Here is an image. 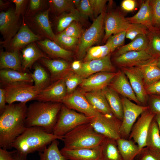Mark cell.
<instances>
[{
	"label": "cell",
	"instance_id": "6da1fadb",
	"mask_svg": "<svg viewBox=\"0 0 160 160\" xmlns=\"http://www.w3.org/2000/svg\"><path fill=\"white\" fill-rule=\"evenodd\" d=\"M28 107L26 103L7 105L0 116V147L6 150L12 148L16 138L25 130Z\"/></svg>",
	"mask_w": 160,
	"mask_h": 160
},
{
	"label": "cell",
	"instance_id": "7a4b0ae2",
	"mask_svg": "<svg viewBox=\"0 0 160 160\" xmlns=\"http://www.w3.org/2000/svg\"><path fill=\"white\" fill-rule=\"evenodd\" d=\"M63 137L48 133L41 127H27L13 142L12 146L17 152L27 155L36 151L42 152L53 141L63 140Z\"/></svg>",
	"mask_w": 160,
	"mask_h": 160
},
{
	"label": "cell",
	"instance_id": "3957f363",
	"mask_svg": "<svg viewBox=\"0 0 160 160\" xmlns=\"http://www.w3.org/2000/svg\"><path fill=\"white\" fill-rule=\"evenodd\" d=\"M62 103L38 101L28 107L25 120L27 127L37 126L52 133Z\"/></svg>",
	"mask_w": 160,
	"mask_h": 160
},
{
	"label": "cell",
	"instance_id": "277c9868",
	"mask_svg": "<svg viewBox=\"0 0 160 160\" xmlns=\"http://www.w3.org/2000/svg\"><path fill=\"white\" fill-rule=\"evenodd\" d=\"M105 137L96 132L89 122L68 132L63 136V141L65 148H93L100 146Z\"/></svg>",
	"mask_w": 160,
	"mask_h": 160
},
{
	"label": "cell",
	"instance_id": "5b68a950",
	"mask_svg": "<svg viewBox=\"0 0 160 160\" xmlns=\"http://www.w3.org/2000/svg\"><path fill=\"white\" fill-rule=\"evenodd\" d=\"M92 118L78 113L62 104L52 133L63 136L77 127L90 122Z\"/></svg>",
	"mask_w": 160,
	"mask_h": 160
},
{
	"label": "cell",
	"instance_id": "8992f818",
	"mask_svg": "<svg viewBox=\"0 0 160 160\" xmlns=\"http://www.w3.org/2000/svg\"><path fill=\"white\" fill-rule=\"evenodd\" d=\"M5 91L7 103L16 102L26 103L35 100L39 92L32 83L25 82H0Z\"/></svg>",
	"mask_w": 160,
	"mask_h": 160
},
{
	"label": "cell",
	"instance_id": "52a82bcc",
	"mask_svg": "<svg viewBox=\"0 0 160 160\" xmlns=\"http://www.w3.org/2000/svg\"><path fill=\"white\" fill-rule=\"evenodd\" d=\"M105 14V11L100 14L94 20L91 26L83 32L79 39L77 49V57L78 60L84 58L89 49L101 39Z\"/></svg>",
	"mask_w": 160,
	"mask_h": 160
},
{
	"label": "cell",
	"instance_id": "ba28073f",
	"mask_svg": "<svg viewBox=\"0 0 160 160\" xmlns=\"http://www.w3.org/2000/svg\"><path fill=\"white\" fill-rule=\"evenodd\" d=\"M121 99L123 115L120 130V136L121 138L128 139L137 119L149 107L134 103L123 97Z\"/></svg>",
	"mask_w": 160,
	"mask_h": 160
},
{
	"label": "cell",
	"instance_id": "9c48e42d",
	"mask_svg": "<svg viewBox=\"0 0 160 160\" xmlns=\"http://www.w3.org/2000/svg\"><path fill=\"white\" fill-rule=\"evenodd\" d=\"M90 123L96 132L106 137L116 140L121 138V121L113 115H105L100 113L92 118Z\"/></svg>",
	"mask_w": 160,
	"mask_h": 160
},
{
	"label": "cell",
	"instance_id": "30bf717a",
	"mask_svg": "<svg viewBox=\"0 0 160 160\" xmlns=\"http://www.w3.org/2000/svg\"><path fill=\"white\" fill-rule=\"evenodd\" d=\"M155 115L148 109L146 110L140 115L132 128L128 139H132L140 150L146 147V138Z\"/></svg>",
	"mask_w": 160,
	"mask_h": 160
},
{
	"label": "cell",
	"instance_id": "8fae6325",
	"mask_svg": "<svg viewBox=\"0 0 160 160\" xmlns=\"http://www.w3.org/2000/svg\"><path fill=\"white\" fill-rule=\"evenodd\" d=\"M62 103L70 109H73L83 113L87 116L93 117L100 113L89 103L81 90H75L73 93L67 94Z\"/></svg>",
	"mask_w": 160,
	"mask_h": 160
},
{
	"label": "cell",
	"instance_id": "7c38bea8",
	"mask_svg": "<svg viewBox=\"0 0 160 160\" xmlns=\"http://www.w3.org/2000/svg\"><path fill=\"white\" fill-rule=\"evenodd\" d=\"M111 54L102 58L82 62L80 68L74 72L83 79L100 72H116L111 60Z\"/></svg>",
	"mask_w": 160,
	"mask_h": 160
},
{
	"label": "cell",
	"instance_id": "4fadbf2b",
	"mask_svg": "<svg viewBox=\"0 0 160 160\" xmlns=\"http://www.w3.org/2000/svg\"><path fill=\"white\" fill-rule=\"evenodd\" d=\"M131 24L118 11H111L108 12L106 14L105 17V34L103 41L105 42L112 34L126 31Z\"/></svg>",
	"mask_w": 160,
	"mask_h": 160
},
{
	"label": "cell",
	"instance_id": "5bb4252c",
	"mask_svg": "<svg viewBox=\"0 0 160 160\" xmlns=\"http://www.w3.org/2000/svg\"><path fill=\"white\" fill-rule=\"evenodd\" d=\"M48 9L27 17L26 22L28 26L31 27L41 37L54 41L55 35L54 33L50 24Z\"/></svg>",
	"mask_w": 160,
	"mask_h": 160
},
{
	"label": "cell",
	"instance_id": "9a60e30c",
	"mask_svg": "<svg viewBox=\"0 0 160 160\" xmlns=\"http://www.w3.org/2000/svg\"><path fill=\"white\" fill-rule=\"evenodd\" d=\"M128 78L136 97L142 105L147 106L148 95L145 87L143 76L136 67L121 68Z\"/></svg>",
	"mask_w": 160,
	"mask_h": 160
},
{
	"label": "cell",
	"instance_id": "2e32d148",
	"mask_svg": "<svg viewBox=\"0 0 160 160\" xmlns=\"http://www.w3.org/2000/svg\"><path fill=\"white\" fill-rule=\"evenodd\" d=\"M117 73L102 72L94 74L83 79L79 85L80 90L84 92L102 90L108 87Z\"/></svg>",
	"mask_w": 160,
	"mask_h": 160
},
{
	"label": "cell",
	"instance_id": "e0dca14e",
	"mask_svg": "<svg viewBox=\"0 0 160 160\" xmlns=\"http://www.w3.org/2000/svg\"><path fill=\"white\" fill-rule=\"evenodd\" d=\"M19 17L11 9L0 13V31L4 39L3 44L8 43L18 31Z\"/></svg>",
	"mask_w": 160,
	"mask_h": 160
},
{
	"label": "cell",
	"instance_id": "ac0fdd59",
	"mask_svg": "<svg viewBox=\"0 0 160 160\" xmlns=\"http://www.w3.org/2000/svg\"><path fill=\"white\" fill-rule=\"evenodd\" d=\"M67 95L64 78L58 79L49 84L40 92L35 100L44 102L62 103Z\"/></svg>",
	"mask_w": 160,
	"mask_h": 160
},
{
	"label": "cell",
	"instance_id": "d6986e66",
	"mask_svg": "<svg viewBox=\"0 0 160 160\" xmlns=\"http://www.w3.org/2000/svg\"><path fill=\"white\" fill-rule=\"evenodd\" d=\"M154 57L146 50L132 51L115 57L114 61L121 68L137 67Z\"/></svg>",
	"mask_w": 160,
	"mask_h": 160
},
{
	"label": "cell",
	"instance_id": "ffe728a7",
	"mask_svg": "<svg viewBox=\"0 0 160 160\" xmlns=\"http://www.w3.org/2000/svg\"><path fill=\"white\" fill-rule=\"evenodd\" d=\"M41 36L34 33L30 29L23 18V23L18 31L10 41L9 49L11 51L20 50L30 43L41 40Z\"/></svg>",
	"mask_w": 160,
	"mask_h": 160
},
{
	"label": "cell",
	"instance_id": "44dd1931",
	"mask_svg": "<svg viewBox=\"0 0 160 160\" xmlns=\"http://www.w3.org/2000/svg\"><path fill=\"white\" fill-rule=\"evenodd\" d=\"M108 87L122 97L142 105L137 99L128 78L121 70L117 72Z\"/></svg>",
	"mask_w": 160,
	"mask_h": 160
},
{
	"label": "cell",
	"instance_id": "7402d4cb",
	"mask_svg": "<svg viewBox=\"0 0 160 160\" xmlns=\"http://www.w3.org/2000/svg\"><path fill=\"white\" fill-rule=\"evenodd\" d=\"M40 60L50 72L51 82L63 78L72 70L71 64L63 59L44 58Z\"/></svg>",
	"mask_w": 160,
	"mask_h": 160
},
{
	"label": "cell",
	"instance_id": "603a6c76",
	"mask_svg": "<svg viewBox=\"0 0 160 160\" xmlns=\"http://www.w3.org/2000/svg\"><path fill=\"white\" fill-rule=\"evenodd\" d=\"M60 151L68 160H101L100 146L95 148L73 149L63 147Z\"/></svg>",
	"mask_w": 160,
	"mask_h": 160
},
{
	"label": "cell",
	"instance_id": "cb8c5ba5",
	"mask_svg": "<svg viewBox=\"0 0 160 160\" xmlns=\"http://www.w3.org/2000/svg\"><path fill=\"white\" fill-rule=\"evenodd\" d=\"M41 49L48 55L54 58H61L68 61L72 58L73 53L65 49L55 42L48 39L36 41Z\"/></svg>",
	"mask_w": 160,
	"mask_h": 160
},
{
	"label": "cell",
	"instance_id": "d4e9b609",
	"mask_svg": "<svg viewBox=\"0 0 160 160\" xmlns=\"http://www.w3.org/2000/svg\"><path fill=\"white\" fill-rule=\"evenodd\" d=\"M22 67L25 72L28 68H31L33 64L42 58H50L42 52L35 42L28 45L22 49Z\"/></svg>",
	"mask_w": 160,
	"mask_h": 160
},
{
	"label": "cell",
	"instance_id": "484cf974",
	"mask_svg": "<svg viewBox=\"0 0 160 160\" xmlns=\"http://www.w3.org/2000/svg\"><path fill=\"white\" fill-rule=\"evenodd\" d=\"M150 0L143 1L138 12L134 16L126 18L131 24H138L145 26L150 31H156L152 25V15Z\"/></svg>",
	"mask_w": 160,
	"mask_h": 160
},
{
	"label": "cell",
	"instance_id": "4316f807",
	"mask_svg": "<svg viewBox=\"0 0 160 160\" xmlns=\"http://www.w3.org/2000/svg\"><path fill=\"white\" fill-rule=\"evenodd\" d=\"M158 57H154L136 67L138 69L143 76L145 89L160 79V68L157 65Z\"/></svg>",
	"mask_w": 160,
	"mask_h": 160
},
{
	"label": "cell",
	"instance_id": "83f0119b",
	"mask_svg": "<svg viewBox=\"0 0 160 160\" xmlns=\"http://www.w3.org/2000/svg\"><path fill=\"white\" fill-rule=\"evenodd\" d=\"M84 93L88 102L98 112L105 115H113L102 90Z\"/></svg>",
	"mask_w": 160,
	"mask_h": 160
},
{
	"label": "cell",
	"instance_id": "f1b7e54d",
	"mask_svg": "<svg viewBox=\"0 0 160 160\" xmlns=\"http://www.w3.org/2000/svg\"><path fill=\"white\" fill-rule=\"evenodd\" d=\"M20 50L1 51L0 55L1 70L10 69L23 72L22 67V55Z\"/></svg>",
	"mask_w": 160,
	"mask_h": 160
},
{
	"label": "cell",
	"instance_id": "f546056e",
	"mask_svg": "<svg viewBox=\"0 0 160 160\" xmlns=\"http://www.w3.org/2000/svg\"><path fill=\"white\" fill-rule=\"evenodd\" d=\"M102 90L113 115L122 121L123 111L121 98L116 92L108 87Z\"/></svg>",
	"mask_w": 160,
	"mask_h": 160
},
{
	"label": "cell",
	"instance_id": "4dcf8cb0",
	"mask_svg": "<svg viewBox=\"0 0 160 160\" xmlns=\"http://www.w3.org/2000/svg\"><path fill=\"white\" fill-rule=\"evenodd\" d=\"M100 148L101 160H123L116 140L105 137Z\"/></svg>",
	"mask_w": 160,
	"mask_h": 160
},
{
	"label": "cell",
	"instance_id": "1f68e13d",
	"mask_svg": "<svg viewBox=\"0 0 160 160\" xmlns=\"http://www.w3.org/2000/svg\"><path fill=\"white\" fill-rule=\"evenodd\" d=\"M116 141L123 160H134L141 151L137 145L132 139L120 138Z\"/></svg>",
	"mask_w": 160,
	"mask_h": 160
},
{
	"label": "cell",
	"instance_id": "d6a6232c",
	"mask_svg": "<svg viewBox=\"0 0 160 160\" xmlns=\"http://www.w3.org/2000/svg\"><path fill=\"white\" fill-rule=\"evenodd\" d=\"M0 82H33L31 74L10 69H4L0 71Z\"/></svg>",
	"mask_w": 160,
	"mask_h": 160
},
{
	"label": "cell",
	"instance_id": "836d02e7",
	"mask_svg": "<svg viewBox=\"0 0 160 160\" xmlns=\"http://www.w3.org/2000/svg\"><path fill=\"white\" fill-rule=\"evenodd\" d=\"M148 43L147 35H138L129 43L119 48L115 53V57L129 51H146Z\"/></svg>",
	"mask_w": 160,
	"mask_h": 160
},
{
	"label": "cell",
	"instance_id": "e575fe53",
	"mask_svg": "<svg viewBox=\"0 0 160 160\" xmlns=\"http://www.w3.org/2000/svg\"><path fill=\"white\" fill-rule=\"evenodd\" d=\"M31 75L34 83V86L39 93L49 85L51 82L50 76L39 64H35L34 71Z\"/></svg>",
	"mask_w": 160,
	"mask_h": 160
},
{
	"label": "cell",
	"instance_id": "d590c367",
	"mask_svg": "<svg viewBox=\"0 0 160 160\" xmlns=\"http://www.w3.org/2000/svg\"><path fill=\"white\" fill-rule=\"evenodd\" d=\"M146 147L160 152V133L157 124L154 118L150 125L146 140Z\"/></svg>",
	"mask_w": 160,
	"mask_h": 160
},
{
	"label": "cell",
	"instance_id": "8d00e7d4",
	"mask_svg": "<svg viewBox=\"0 0 160 160\" xmlns=\"http://www.w3.org/2000/svg\"><path fill=\"white\" fill-rule=\"evenodd\" d=\"M84 19L76 9L68 13H63L58 18L57 30L58 32L60 33L73 21H77L80 22Z\"/></svg>",
	"mask_w": 160,
	"mask_h": 160
},
{
	"label": "cell",
	"instance_id": "74e56055",
	"mask_svg": "<svg viewBox=\"0 0 160 160\" xmlns=\"http://www.w3.org/2000/svg\"><path fill=\"white\" fill-rule=\"evenodd\" d=\"M110 49L105 44L91 47L87 51L83 62H87L104 57L111 54Z\"/></svg>",
	"mask_w": 160,
	"mask_h": 160
},
{
	"label": "cell",
	"instance_id": "f35d334b",
	"mask_svg": "<svg viewBox=\"0 0 160 160\" xmlns=\"http://www.w3.org/2000/svg\"><path fill=\"white\" fill-rule=\"evenodd\" d=\"M147 36L148 43L146 51L152 56L158 57L160 56V31H149Z\"/></svg>",
	"mask_w": 160,
	"mask_h": 160
},
{
	"label": "cell",
	"instance_id": "ab89813d",
	"mask_svg": "<svg viewBox=\"0 0 160 160\" xmlns=\"http://www.w3.org/2000/svg\"><path fill=\"white\" fill-rule=\"evenodd\" d=\"M54 41L63 49L71 51L77 48L79 39L69 36L62 32L55 35Z\"/></svg>",
	"mask_w": 160,
	"mask_h": 160
},
{
	"label": "cell",
	"instance_id": "60d3db41",
	"mask_svg": "<svg viewBox=\"0 0 160 160\" xmlns=\"http://www.w3.org/2000/svg\"><path fill=\"white\" fill-rule=\"evenodd\" d=\"M50 11L57 14H62L65 12H71L76 9L75 8L73 0H51L49 1Z\"/></svg>",
	"mask_w": 160,
	"mask_h": 160
},
{
	"label": "cell",
	"instance_id": "b9f144b4",
	"mask_svg": "<svg viewBox=\"0 0 160 160\" xmlns=\"http://www.w3.org/2000/svg\"><path fill=\"white\" fill-rule=\"evenodd\" d=\"M63 78L66 87L67 94L73 92L83 80L80 76L72 70Z\"/></svg>",
	"mask_w": 160,
	"mask_h": 160
},
{
	"label": "cell",
	"instance_id": "7bdbcfd3",
	"mask_svg": "<svg viewBox=\"0 0 160 160\" xmlns=\"http://www.w3.org/2000/svg\"><path fill=\"white\" fill-rule=\"evenodd\" d=\"M126 38V31H122L111 36L107 39L105 44L112 52L123 46Z\"/></svg>",
	"mask_w": 160,
	"mask_h": 160
},
{
	"label": "cell",
	"instance_id": "ee69618b",
	"mask_svg": "<svg viewBox=\"0 0 160 160\" xmlns=\"http://www.w3.org/2000/svg\"><path fill=\"white\" fill-rule=\"evenodd\" d=\"M152 25L154 29L160 31V0H150Z\"/></svg>",
	"mask_w": 160,
	"mask_h": 160
},
{
	"label": "cell",
	"instance_id": "f6af8a7d",
	"mask_svg": "<svg viewBox=\"0 0 160 160\" xmlns=\"http://www.w3.org/2000/svg\"><path fill=\"white\" fill-rule=\"evenodd\" d=\"M149 32L145 26L138 24H132L131 26L126 31V38L132 41L138 35H147Z\"/></svg>",
	"mask_w": 160,
	"mask_h": 160
},
{
	"label": "cell",
	"instance_id": "bcb514c9",
	"mask_svg": "<svg viewBox=\"0 0 160 160\" xmlns=\"http://www.w3.org/2000/svg\"><path fill=\"white\" fill-rule=\"evenodd\" d=\"M62 32L69 36L79 39L83 33L80 22L77 21L72 22Z\"/></svg>",
	"mask_w": 160,
	"mask_h": 160
},
{
	"label": "cell",
	"instance_id": "7dc6e473",
	"mask_svg": "<svg viewBox=\"0 0 160 160\" xmlns=\"http://www.w3.org/2000/svg\"><path fill=\"white\" fill-rule=\"evenodd\" d=\"M137 156L138 160H160V152L146 147L141 150Z\"/></svg>",
	"mask_w": 160,
	"mask_h": 160
},
{
	"label": "cell",
	"instance_id": "c3c4849f",
	"mask_svg": "<svg viewBox=\"0 0 160 160\" xmlns=\"http://www.w3.org/2000/svg\"><path fill=\"white\" fill-rule=\"evenodd\" d=\"M77 10L84 19L88 17L92 18L94 17L93 10L89 0H81Z\"/></svg>",
	"mask_w": 160,
	"mask_h": 160
},
{
	"label": "cell",
	"instance_id": "681fc988",
	"mask_svg": "<svg viewBox=\"0 0 160 160\" xmlns=\"http://www.w3.org/2000/svg\"><path fill=\"white\" fill-rule=\"evenodd\" d=\"M44 1L41 0H31L26 11L25 16L27 17L33 16L43 8Z\"/></svg>",
	"mask_w": 160,
	"mask_h": 160
},
{
	"label": "cell",
	"instance_id": "f907efd6",
	"mask_svg": "<svg viewBox=\"0 0 160 160\" xmlns=\"http://www.w3.org/2000/svg\"><path fill=\"white\" fill-rule=\"evenodd\" d=\"M150 95L147 103L148 109L155 115L160 114V95Z\"/></svg>",
	"mask_w": 160,
	"mask_h": 160
},
{
	"label": "cell",
	"instance_id": "816d5d0a",
	"mask_svg": "<svg viewBox=\"0 0 160 160\" xmlns=\"http://www.w3.org/2000/svg\"><path fill=\"white\" fill-rule=\"evenodd\" d=\"M93 10L94 17L96 18L104 12L106 3L108 0H89Z\"/></svg>",
	"mask_w": 160,
	"mask_h": 160
},
{
	"label": "cell",
	"instance_id": "f5cc1de1",
	"mask_svg": "<svg viewBox=\"0 0 160 160\" xmlns=\"http://www.w3.org/2000/svg\"><path fill=\"white\" fill-rule=\"evenodd\" d=\"M148 95H160V79L145 88Z\"/></svg>",
	"mask_w": 160,
	"mask_h": 160
},
{
	"label": "cell",
	"instance_id": "db71d44e",
	"mask_svg": "<svg viewBox=\"0 0 160 160\" xmlns=\"http://www.w3.org/2000/svg\"><path fill=\"white\" fill-rule=\"evenodd\" d=\"M12 1L15 4V14L20 16L22 13L28 1L25 0H12Z\"/></svg>",
	"mask_w": 160,
	"mask_h": 160
},
{
	"label": "cell",
	"instance_id": "11a10c76",
	"mask_svg": "<svg viewBox=\"0 0 160 160\" xmlns=\"http://www.w3.org/2000/svg\"><path fill=\"white\" fill-rule=\"evenodd\" d=\"M121 6L124 10L127 12H131L135 9L136 3L135 0H124L121 2Z\"/></svg>",
	"mask_w": 160,
	"mask_h": 160
},
{
	"label": "cell",
	"instance_id": "9f6ffc18",
	"mask_svg": "<svg viewBox=\"0 0 160 160\" xmlns=\"http://www.w3.org/2000/svg\"><path fill=\"white\" fill-rule=\"evenodd\" d=\"M16 150L9 151L2 148H0V160H14V153Z\"/></svg>",
	"mask_w": 160,
	"mask_h": 160
},
{
	"label": "cell",
	"instance_id": "6f0895ef",
	"mask_svg": "<svg viewBox=\"0 0 160 160\" xmlns=\"http://www.w3.org/2000/svg\"><path fill=\"white\" fill-rule=\"evenodd\" d=\"M7 103L5 92L4 89L0 88V114H1L6 107Z\"/></svg>",
	"mask_w": 160,
	"mask_h": 160
},
{
	"label": "cell",
	"instance_id": "680465c9",
	"mask_svg": "<svg viewBox=\"0 0 160 160\" xmlns=\"http://www.w3.org/2000/svg\"><path fill=\"white\" fill-rule=\"evenodd\" d=\"M27 156L17 152L16 150L14 153V160H27Z\"/></svg>",
	"mask_w": 160,
	"mask_h": 160
},
{
	"label": "cell",
	"instance_id": "91938a15",
	"mask_svg": "<svg viewBox=\"0 0 160 160\" xmlns=\"http://www.w3.org/2000/svg\"><path fill=\"white\" fill-rule=\"evenodd\" d=\"M82 62L80 60H75L71 64V69L75 71L79 70L80 68Z\"/></svg>",
	"mask_w": 160,
	"mask_h": 160
},
{
	"label": "cell",
	"instance_id": "94428289",
	"mask_svg": "<svg viewBox=\"0 0 160 160\" xmlns=\"http://www.w3.org/2000/svg\"><path fill=\"white\" fill-rule=\"evenodd\" d=\"M154 118L157 124L160 133V114H156Z\"/></svg>",
	"mask_w": 160,
	"mask_h": 160
},
{
	"label": "cell",
	"instance_id": "6125c7cd",
	"mask_svg": "<svg viewBox=\"0 0 160 160\" xmlns=\"http://www.w3.org/2000/svg\"><path fill=\"white\" fill-rule=\"evenodd\" d=\"M73 4L74 6L76 8V9H78V8L79 5L80 4L81 0H73Z\"/></svg>",
	"mask_w": 160,
	"mask_h": 160
},
{
	"label": "cell",
	"instance_id": "be15d7a7",
	"mask_svg": "<svg viewBox=\"0 0 160 160\" xmlns=\"http://www.w3.org/2000/svg\"><path fill=\"white\" fill-rule=\"evenodd\" d=\"M157 65L158 67L160 68V56L157 58Z\"/></svg>",
	"mask_w": 160,
	"mask_h": 160
}]
</instances>
